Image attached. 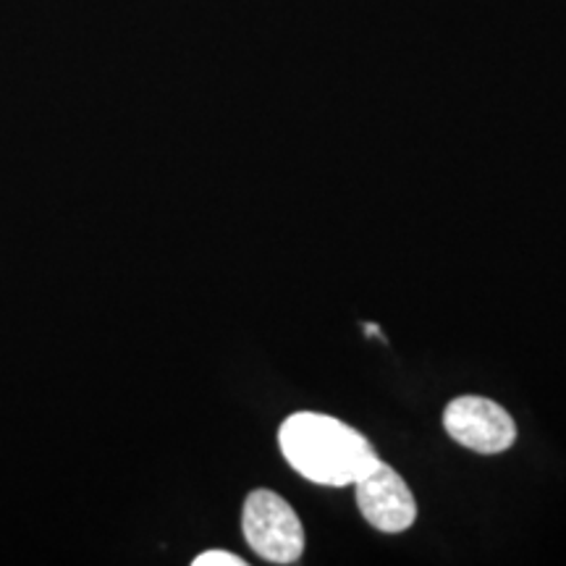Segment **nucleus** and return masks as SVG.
I'll return each mask as SVG.
<instances>
[{
    "mask_svg": "<svg viewBox=\"0 0 566 566\" xmlns=\"http://www.w3.org/2000/svg\"><path fill=\"white\" fill-rule=\"evenodd\" d=\"M195 566H244V558L229 554V551H205L192 562Z\"/></svg>",
    "mask_w": 566,
    "mask_h": 566,
    "instance_id": "obj_5",
    "label": "nucleus"
},
{
    "mask_svg": "<svg viewBox=\"0 0 566 566\" xmlns=\"http://www.w3.org/2000/svg\"><path fill=\"white\" fill-rule=\"evenodd\" d=\"M365 334H367V336H378V338H384V342H386L384 331H380L375 323H365Z\"/></svg>",
    "mask_w": 566,
    "mask_h": 566,
    "instance_id": "obj_6",
    "label": "nucleus"
},
{
    "mask_svg": "<svg viewBox=\"0 0 566 566\" xmlns=\"http://www.w3.org/2000/svg\"><path fill=\"white\" fill-rule=\"evenodd\" d=\"M242 527L250 548L265 562L296 564L304 554L300 514L279 493L260 488L247 495Z\"/></svg>",
    "mask_w": 566,
    "mask_h": 566,
    "instance_id": "obj_2",
    "label": "nucleus"
},
{
    "mask_svg": "<svg viewBox=\"0 0 566 566\" xmlns=\"http://www.w3.org/2000/svg\"><path fill=\"white\" fill-rule=\"evenodd\" d=\"M357 506L363 516L380 533L396 535L405 533L417 520V501L405 478L388 467L384 459L359 478L357 483Z\"/></svg>",
    "mask_w": 566,
    "mask_h": 566,
    "instance_id": "obj_4",
    "label": "nucleus"
},
{
    "mask_svg": "<svg viewBox=\"0 0 566 566\" xmlns=\"http://www.w3.org/2000/svg\"><path fill=\"white\" fill-rule=\"evenodd\" d=\"M286 462L317 485H354L380 462L373 443L331 415L296 412L279 430Z\"/></svg>",
    "mask_w": 566,
    "mask_h": 566,
    "instance_id": "obj_1",
    "label": "nucleus"
},
{
    "mask_svg": "<svg viewBox=\"0 0 566 566\" xmlns=\"http://www.w3.org/2000/svg\"><path fill=\"white\" fill-rule=\"evenodd\" d=\"M446 433L475 454H501L516 441V422L485 396H459L443 409Z\"/></svg>",
    "mask_w": 566,
    "mask_h": 566,
    "instance_id": "obj_3",
    "label": "nucleus"
}]
</instances>
